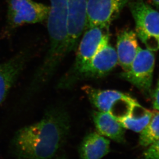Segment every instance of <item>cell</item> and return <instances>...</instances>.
Returning a JSON list of instances; mask_svg holds the SVG:
<instances>
[{"mask_svg":"<svg viewBox=\"0 0 159 159\" xmlns=\"http://www.w3.org/2000/svg\"><path fill=\"white\" fill-rule=\"evenodd\" d=\"M70 128L67 111L61 107L50 108L40 120L16 133L13 153L19 159H51L65 142Z\"/></svg>","mask_w":159,"mask_h":159,"instance_id":"obj_1","label":"cell"},{"mask_svg":"<svg viewBox=\"0 0 159 159\" xmlns=\"http://www.w3.org/2000/svg\"><path fill=\"white\" fill-rule=\"evenodd\" d=\"M118 63L116 51L107 43L79 68L71 71H68L60 79L57 87L68 89L82 80L104 77L113 70Z\"/></svg>","mask_w":159,"mask_h":159,"instance_id":"obj_2","label":"cell"},{"mask_svg":"<svg viewBox=\"0 0 159 159\" xmlns=\"http://www.w3.org/2000/svg\"><path fill=\"white\" fill-rule=\"evenodd\" d=\"M90 103L98 110L112 115L118 121L130 115L136 103L129 95L114 90H101L90 86L83 87Z\"/></svg>","mask_w":159,"mask_h":159,"instance_id":"obj_3","label":"cell"},{"mask_svg":"<svg viewBox=\"0 0 159 159\" xmlns=\"http://www.w3.org/2000/svg\"><path fill=\"white\" fill-rule=\"evenodd\" d=\"M136 34L150 51L159 50V12L143 0L130 3Z\"/></svg>","mask_w":159,"mask_h":159,"instance_id":"obj_4","label":"cell"},{"mask_svg":"<svg viewBox=\"0 0 159 159\" xmlns=\"http://www.w3.org/2000/svg\"><path fill=\"white\" fill-rule=\"evenodd\" d=\"M8 25L12 29L47 20L49 6L33 0H6Z\"/></svg>","mask_w":159,"mask_h":159,"instance_id":"obj_5","label":"cell"},{"mask_svg":"<svg viewBox=\"0 0 159 159\" xmlns=\"http://www.w3.org/2000/svg\"><path fill=\"white\" fill-rule=\"evenodd\" d=\"M155 55L152 51L139 47L136 57L128 70L121 76L145 93L150 92L152 87Z\"/></svg>","mask_w":159,"mask_h":159,"instance_id":"obj_6","label":"cell"},{"mask_svg":"<svg viewBox=\"0 0 159 159\" xmlns=\"http://www.w3.org/2000/svg\"><path fill=\"white\" fill-rule=\"evenodd\" d=\"M130 0H87L86 28L109 29Z\"/></svg>","mask_w":159,"mask_h":159,"instance_id":"obj_7","label":"cell"},{"mask_svg":"<svg viewBox=\"0 0 159 159\" xmlns=\"http://www.w3.org/2000/svg\"><path fill=\"white\" fill-rule=\"evenodd\" d=\"M85 29L79 46L75 63L68 70L70 71L75 70L89 61L100 49L109 43V29L91 26Z\"/></svg>","mask_w":159,"mask_h":159,"instance_id":"obj_8","label":"cell"},{"mask_svg":"<svg viewBox=\"0 0 159 159\" xmlns=\"http://www.w3.org/2000/svg\"><path fill=\"white\" fill-rule=\"evenodd\" d=\"M87 0H68V53L77 47L86 28Z\"/></svg>","mask_w":159,"mask_h":159,"instance_id":"obj_9","label":"cell"},{"mask_svg":"<svg viewBox=\"0 0 159 159\" xmlns=\"http://www.w3.org/2000/svg\"><path fill=\"white\" fill-rule=\"evenodd\" d=\"M28 58L25 52L0 64V105L4 101L14 83L21 74Z\"/></svg>","mask_w":159,"mask_h":159,"instance_id":"obj_10","label":"cell"},{"mask_svg":"<svg viewBox=\"0 0 159 159\" xmlns=\"http://www.w3.org/2000/svg\"><path fill=\"white\" fill-rule=\"evenodd\" d=\"M136 33L132 30L121 31L117 39V54L118 63L124 71L128 70L139 49Z\"/></svg>","mask_w":159,"mask_h":159,"instance_id":"obj_11","label":"cell"},{"mask_svg":"<svg viewBox=\"0 0 159 159\" xmlns=\"http://www.w3.org/2000/svg\"><path fill=\"white\" fill-rule=\"evenodd\" d=\"M110 152V142L99 133L87 134L79 147L80 159H101Z\"/></svg>","mask_w":159,"mask_h":159,"instance_id":"obj_12","label":"cell"},{"mask_svg":"<svg viewBox=\"0 0 159 159\" xmlns=\"http://www.w3.org/2000/svg\"><path fill=\"white\" fill-rule=\"evenodd\" d=\"M92 117L96 128L100 134L119 143L125 142V128L112 115L99 111H93Z\"/></svg>","mask_w":159,"mask_h":159,"instance_id":"obj_13","label":"cell"},{"mask_svg":"<svg viewBox=\"0 0 159 159\" xmlns=\"http://www.w3.org/2000/svg\"><path fill=\"white\" fill-rule=\"evenodd\" d=\"M152 114L153 111L145 109L137 102L130 115L118 121L125 129L141 132L150 122Z\"/></svg>","mask_w":159,"mask_h":159,"instance_id":"obj_14","label":"cell"},{"mask_svg":"<svg viewBox=\"0 0 159 159\" xmlns=\"http://www.w3.org/2000/svg\"><path fill=\"white\" fill-rule=\"evenodd\" d=\"M159 140V112L153 111V114L148 125L141 132L139 143L143 147H148Z\"/></svg>","mask_w":159,"mask_h":159,"instance_id":"obj_15","label":"cell"},{"mask_svg":"<svg viewBox=\"0 0 159 159\" xmlns=\"http://www.w3.org/2000/svg\"><path fill=\"white\" fill-rule=\"evenodd\" d=\"M144 152L145 159H159V140L150 146Z\"/></svg>","mask_w":159,"mask_h":159,"instance_id":"obj_16","label":"cell"},{"mask_svg":"<svg viewBox=\"0 0 159 159\" xmlns=\"http://www.w3.org/2000/svg\"><path fill=\"white\" fill-rule=\"evenodd\" d=\"M152 104L155 110L159 111V78L156 88L152 95Z\"/></svg>","mask_w":159,"mask_h":159,"instance_id":"obj_17","label":"cell"},{"mask_svg":"<svg viewBox=\"0 0 159 159\" xmlns=\"http://www.w3.org/2000/svg\"><path fill=\"white\" fill-rule=\"evenodd\" d=\"M151 4L159 9V0H147Z\"/></svg>","mask_w":159,"mask_h":159,"instance_id":"obj_18","label":"cell"},{"mask_svg":"<svg viewBox=\"0 0 159 159\" xmlns=\"http://www.w3.org/2000/svg\"><path fill=\"white\" fill-rule=\"evenodd\" d=\"M57 159H67V158L65 155H61V156L58 157Z\"/></svg>","mask_w":159,"mask_h":159,"instance_id":"obj_19","label":"cell"}]
</instances>
